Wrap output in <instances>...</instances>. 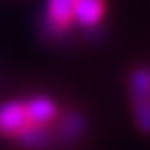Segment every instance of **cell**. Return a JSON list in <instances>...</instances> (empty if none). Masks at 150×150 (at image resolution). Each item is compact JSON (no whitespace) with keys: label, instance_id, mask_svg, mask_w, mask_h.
Returning <instances> with one entry per match:
<instances>
[{"label":"cell","instance_id":"7a4b0ae2","mask_svg":"<svg viewBox=\"0 0 150 150\" xmlns=\"http://www.w3.org/2000/svg\"><path fill=\"white\" fill-rule=\"evenodd\" d=\"M83 134H86V117L77 110H69L67 115H63L56 121L52 140L71 146V144H77L83 138Z\"/></svg>","mask_w":150,"mask_h":150},{"label":"cell","instance_id":"8992f818","mask_svg":"<svg viewBox=\"0 0 150 150\" xmlns=\"http://www.w3.org/2000/svg\"><path fill=\"white\" fill-rule=\"evenodd\" d=\"M75 0H48V21L54 31H65L73 23Z\"/></svg>","mask_w":150,"mask_h":150},{"label":"cell","instance_id":"52a82bcc","mask_svg":"<svg viewBox=\"0 0 150 150\" xmlns=\"http://www.w3.org/2000/svg\"><path fill=\"white\" fill-rule=\"evenodd\" d=\"M19 140V144L29 148V150H44L52 144V136L46 131V127H40V125H27L21 134L15 136Z\"/></svg>","mask_w":150,"mask_h":150},{"label":"cell","instance_id":"3957f363","mask_svg":"<svg viewBox=\"0 0 150 150\" xmlns=\"http://www.w3.org/2000/svg\"><path fill=\"white\" fill-rule=\"evenodd\" d=\"M27 125H29V119L25 115L23 102L11 100V102L0 104V134L2 136L15 138L17 134H21Z\"/></svg>","mask_w":150,"mask_h":150},{"label":"cell","instance_id":"5b68a950","mask_svg":"<svg viewBox=\"0 0 150 150\" xmlns=\"http://www.w3.org/2000/svg\"><path fill=\"white\" fill-rule=\"evenodd\" d=\"M104 15V0H75L73 6V21L81 27H96Z\"/></svg>","mask_w":150,"mask_h":150},{"label":"cell","instance_id":"6da1fadb","mask_svg":"<svg viewBox=\"0 0 150 150\" xmlns=\"http://www.w3.org/2000/svg\"><path fill=\"white\" fill-rule=\"evenodd\" d=\"M129 100L140 131L150 134V71L138 67L129 73Z\"/></svg>","mask_w":150,"mask_h":150},{"label":"cell","instance_id":"277c9868","mask_svg":"<svg viewBox=\"0 0 150 150\" xmlns=\"http://www.w3.org/2000/svg\"><path fill=\"white\" fill-rule=\"evenodd\" d=\"M25 106V115L29 119L31 125H40L46 127L48 123H52L56 119V102L48 96H33L27 102H23Z\"/></svg>","mask_w":150,"mask_h":150}]
</instances>
